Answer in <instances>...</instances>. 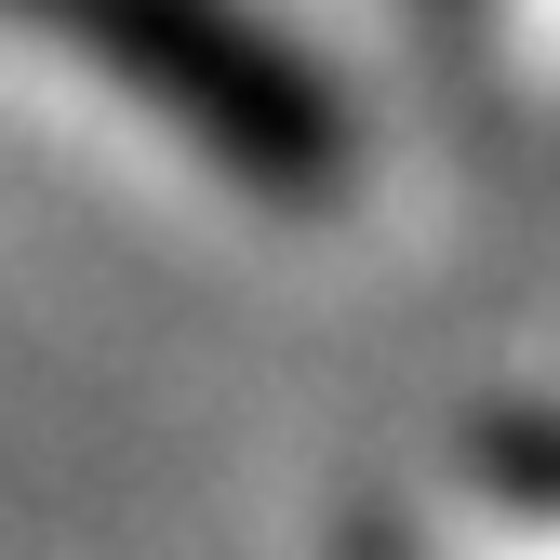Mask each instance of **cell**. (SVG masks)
<instances>
[{
	"label": "cell",
	"mask_w": 560,
	"mask_h": 560,
	"mask_svg": "<svg viewBox=\"0 0 560 560\" xmlns=\"http://www.w3.org/2000/svg\"><path fill=\"white\" fill-rule=\"evenodd\" d=\"M0 14H27L40 40L107 67L133 107H161L187 148L214 174H241L254 200H334L347 161H361L347 94L254 14V0H0Z\"/></svg>",
	"instance_id": "cell-1"
}]
</instances>
